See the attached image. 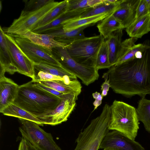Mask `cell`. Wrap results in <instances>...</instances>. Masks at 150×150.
I'll use <instances>...</instances> for the list:
<instances>
[{
	"label": "cell",
	"instance_id": "obj_6",
	"mask_svg": "<svg viewBox=\"0 0 150 150\" xmlns=\"http://www.w3.org/2000/svg\"><path fill=\"white\" fill-rule=\"evenodd\" d=\"M60 3V2L53 0L36 11H28L23 10L19 17L13 20L11 25L6 28L4 32L15 38L22 35L28 31H32Z\"/></svg>",
	"mask_w": 150,
	"mask_h": 150
},
{
	"label": "cell",
	"instance_id": "obj_32",
	"mask_svg": "<svg viewBox=\"0 0 150 150\" xmlns=\"http://www.w3.org/2000/svg\"><path fill=\"white\" fill-rule=\"evenodd\" d=\"M73 79H71L68 76L62 77L55 76L46 72L40 71L35 73V79L34 80H32L34 82L40 81H64L69 83Z\"/></svg>",
	"mask_w": 150,
	"mask_h": 150
},
{
	"label": "cell",
	"instance_id": "obj_19",
	"mask_svg": "<svg viewBox=\"0 0 150 150\" xmlns=\"http://www.w3.org/2000/svg\"><path fill=\"white\" fill-rule=\"evenodd\" d=\"M123 29H121L113 32L105 40L112 66L115 65L118 61L119 55L122 46Z\"/></svg>",
	"mask_w": 150,
	"mask_h": 150
},
{
	"label": "cell",
	"instance_id": "obj_9",
	"mask_svg": "<svg viewBox=\"0 0 150 150\" xmlns=\"http://www.w3.org/2000/svg\"><path fill=\"white\" fill-rule=\"evenodd\" d=\"M78 97L72 93L64 94L61 101L51 112L38 117L44 125H57L66 121L76 105Z\"/></svg>",
	"mask_w": 150,
	"mask_h": 150
},
{
	"label": "cell",
	"instance_id": "obj_38",
	"mask_svg": "<svg viewBox=\"0 0 150 150\" xmlns=\"http://www.w3.org/2000/svg\"><path fill=\"white\" fill-rule=\"evenodd\" d=\"M18 150H28L26 141L22 137L20 142Z\"/></svg>",
	"mask_w": 150,
	"mask_h": 150
},
{
	"label": "cell",
	"instance_id": "obj_20",
	"mask_svg": "<svg viewBox=\"0 0 150 150\" xmlns=\"http://www.w3.org/2000/svg\"><path fill=\"white\" fill-rule=\"evenodd\" d=\"M0 31V71L13 74L17 71L12 64L4 36L5 32L1 26Z\"/></svg>",
	"mask_w": 150,
	"mask_h": 150
},
{
	"label": "cell",
	"instance_id": "obj_37",
	"mask_svg": "<svg viewBox=\"0 0 150 150\" xmlns=\"http://www.w3.org/2000/svg\"><path fill=\"white\" fill-rule=\"evenodd\" d=\"M105 79V81L101 86V90L102 91L101 95L103 97L106 96L108 94L109 88L110 87L109 83V81L107 77H102Z\"/></svg>",
	"mask_w": 150,
	"mask_h": 150
},
{
	"label": "cell",
	"instance_id": "obj_23",
	"mask_svg": "<svg viewBox=\"0 0 150 150\" xmlns=\"http://www.w3.org/2000/svg\"><path fill=\"white\" fill-rule=\"evenodd\" d=\"M100 35L106 39L113 32L121 29H124L121 23L112 13L100 21L97 26Z\"/></svg>",
	"mask_w": 150,
	"mask_h": 150
},
{
	"label": "cell",
	"instance_id": "obj_26",
	"mask_svg": "<svg viewBox=\"0 0 150 150\" xmlns=\"http://www.w3.org/2000/svg\"><path fill=\"white\" fill-rule=\"evenodd\" d=\"M34 64L35 73L42 71L57 76L62 77L68 76L72 79H77L75 76L62 66L43 62Z\"/></svg>",
	"mask_w": 150,
	"mask_h": 150
},
{
	"label": "cell",
	"instance_id": "obj_31",
	"mask_svg": "<svg viewBox=\"0 0 150 150\" xmlns=\"http://www.w3.org/2000/svg\"><path fill=\"white\" fill-rule=\"evenodd\" d=\"M103 0H68L67 11L88 9L103 1Z\"/></svg>",
	"mask_w": 150,
	"mask_h": 150
},
{
	"label": "cell",
	"instance_id": "obj_25",
	"mask_svg": "<svg viewBox=\"0 0 150 150\" xmlns=\"http://www.w3.org/2000/svg\"><path fill=\"white\" fill-rule=\"evenodd\" d=\"M122 1L123 0L119 3L111 4L107 0H103L101 3L86 10L80 16L79 18L88 17L104 13L111 14L118 8Z\"/></svg>",
	"mask_w": 150,
	"mask_h": 150
},
{
	"label": "cell",
	"instance_id": "obj_3",
	"mask_svg": "<svg viewBox=\"0 0 150 150\" xmlns=\"http://www.w3.org/2000/svg\"><path fill=\"white\" fill-rule=\"evenodd\" d=\"M111 112L110 106L105 104L98 116L79 134L74 150H98L105 135L110 130Z\"/></svg>",
	"mask_w": 150,
	"mask_h": 150
},
{
	"label": "cell",
	"instance_id": "obj_14",
	"mask_svg": "<svg viewBox=\"0 0 150 150\" xmlns=\"http://www.w3.org/2000/svg\"><path fill=\"white\" fill-rule=\"evenodd\" d=\"M19 86L4 75L0 76V111L13 103Z\"/></svg>",
	"mask_w": 150,
	"mask_h": 150
},
{
	"label": "cell",
	"instance_id": "obj_27",
	"mask_svg": "<svg viewBox=\"0 0 150 150\" xmlns=\"http://www.w3.org/2000/svg\"><path fill=\"white\" fill-rule=\"evenodd\" d=\"M136 110L139 120L143 123L146 130L150 133V100L145 97L141 98Z\"/></svg>",
	"mask_w": 150,
	"mask_h": 150
},
{
	"label": "cell",
	"instance_id": "obj_42",
	"mask_svg": "<svg viewBox=\"0 0 150 150\" xmlns=\"http://www.w3.org/2000/svg\"><path fill=\"white\" fill-rule=\"evenodd\" d=\"M102 150H113L109 149H103Z\"/></svg>",
	"mask_w": 150,
	"mask_h": 150
},
{
	"label": "cell",
	"instance_id": "obj_21",
	"mask_svg": "<svg viewBox=\"0 0 150 150\" xmlns=\"http://www.w3.org/2000/svg\"><path fill=\"white\" fill-rule=\"evenodd\" d=\"M150 14L136 19L129 27L126 31L131 38L138 39L147 33L149 31Z\"/></svg>",
	"mask_w": 150,
	"mask_h": 150
},
{
	"label": "cell",
	"instance_id": "obj_36",
	"mask_svg": "<svg viewBox=\"0 0 150 150\" xmlns=\"http://www.w3.org/2000/svg\"><path fill=\"white\" fill-rule=\"evenodd\" d=\"M92 96L95 99L93 103V104L94 106V108L93 111L101 105L102 103L103 97L100 93L97 92H96L93 93Z\"/></svg>",
	"mask_w": 150,
	"mask_h": 150
},
{
	"label": "cell",
	"instance_id": "obj_43",
	"mask_svg": "<svg viewBox=\"0 0 150 150\" xmlns=\"http://www.w3.org/2000/svg\"><path fill=\"white\" fill-rule=\"evenodd\" d=\"M149 31H150V22L149 26Z\"/></svg>",
	"mask_w": 150,
	"mask_h": 150
},
{
	"label": "cell",
	"instance_id": "obj_30",
	"mask_svg": "<svg viewBox=\"0 0 150 150\" xmlns=\"http://www.w3.org/2000/svg\"><path fill=\"white\" fill-rule=\"evenodd\" d=\"M150 47V42L135 44L129 51L115 65L120 64L136 57L142 56L143 52Z\"/></svg>",
	"mask_w": 150,
	"mask_h": 150
},
{
	"label": "cell",
	"instance_id": "obj_34",
	"mask_svg": "<svg viewBox=\"0 0 150 150\" xmlns=\"http://www.w3.org/2000/svg\"><path fill=\"white\" fill-rule=\"evenodd\" d=\"M149 14L150 13L145 0H140L137 9L136 19Z\"/></svg>",
	"mask_w": 150,
	"mask_h": 150
},
{
	"label": "cell",
	"instance_id": "obj_11",
	"mask_svg": "<svg viewBox=\"0 0 150 150\" xmlns=\"http://www.w3.org/2000/svg\"><path fill=\"white\" fill-rule=\"evenodd\" d=\"M14 38L21 50L34 64L43 62L62 66L50 50L35 44L26 38Z\"/></svg>",
	"mask_w": 150,
	"mask_h": 150
},
{
	"label": "cell",
	"instance_id": "obj_13",
	"mask_svg": "<svg viewBox=\"0 0 150 150\" xmlns=\"http://www.w3.org/2000/svg\"><path fill=\"white\" fill-rule=\"evenodd\" d=\"M140 0H123L118 8L112 13L124 28L132 24L136 18L137 9Z\"/></svg>",
	"mask_w": 150,
	"mask_h": 150
},
{
	"label": "cell",
	"instance_id": "obj_10",
	"mask_svg": "<svg viewBox=\"0 0 150 150\" xmlns=\"http://www.w3.org/2000/svg\"><path fill=\"white\" fill-rule=\"evenodd\" d=\"M4 35L12 64L17 72L34 80L35 76L34 64L21 50L14 37L5 33Z\"/></svg>",
	"mask_w": 150,
	"mask_h": 150
},
{
	"label": "cell",
	"instance_id": "obj_1",
	"mask_svg": "<svg viewBox=\"0 0 150 150\" xmlns=\"http://www.w3.org/2000/svg\"><path fill=\"white\" fill-rule=\"evenodd\" d=\"M102 77H108L110 88L116 93L142 98L150 94V47L141 57L112 66Z\"/></svg>",
	"mask_w": 150,
	"mask_h": 150
},
{
	"label": "cell",
	"instance_id": "obj_29",
	"mask_svg": "<svg viewBox=\"0 0 150 150\" xmlns=\"http://www.w3.org/2000/svg\"><path fill=\"white\" fill-rule=\"evenodd\" d=\"M68 0L60 2L59 4L48 13L38 24V27L46 25L67 11Z\"/></svg>",
	"mask_w": 150,
	"mask_h": 150
},
{
	"label": "cell",
	"instance_id": "obj_2",
	"mask_svg": "<svg viewBox=\"0 0 150 150\" xmlns=\"http://www.w3.org/2000/svg\"><path fill=\"white\" fill-rule=\"evenodd\" d=\"M61 101L59 97L37 87L32 80L19 86L13 103L38 117L54 110Z\"/></svg>",
	"mask_w": 150,
	"mask_h": 150
},
{
	"label": "cell",
	"instance_id": "obj_28",
	"mask_svg": "<svg viewBox=\"0 0 150 150\" xmlns=\"http://www.w3.org/2000/svg\"><path fill=\"white\" fill-rule=\"evenodd\" d=\"M112 66L110 62L107 44L105 40L98 52L95 67L98 70L99 69H109Z\"/></svg>",
	"mask_w": 150,
	"mask_h": 150
},
{
	"label": "cell",
	"instance_id": "obj_41",
	"mask_svg": "<svg viewBox=\"0 0 150 150\" xmlns=\"http://www.w3.org/2000/svg\"><path fill=\"white\" fill-rule=\"evenodd\" d=\"M2 8V6L1 2V1H0V12L1 11V10Z\"/></svg>",
	"mask_w": 150,
	"mask_h": 150
},
{
	"label": "cell",
	"instance_id": "obj_7",
	"mask_svg": "<svg viewBox=\"0 0 150 150\" xmlns=\"http://www.w3.org/2000/svg\"><path fill=\"white\" fill-rule=\"evenodd\" d=\"M66 47H55L52 50L62 67L79 78L86 86L98 79V70L94 66L81 64L76 62L69 54Z\"/></svg>",
	"mask_w": 150,
	"mask_h": 150
},
{
	"label": "cell",
	"instance_id": "obj_33",
	"mask_svg": "<svg viewBox=\"0 0 150 150\" xmlns=\"http://www.w3.org/2000/svg\"><path fill=\"white\" fill-rule=\"evenodd\" d=\"M53 0H30L25 1V5L23 10L28 11H34L38 10Z\"/></svg>",
	"mask_w": 150,
	"mask_h": 150
},
{
	"label": "cell",
	"instance_id": "obj_40",
	"mask_svg": "<svg viewBox=\"0 0 150 150\" xmlns=\"http://www.w3.org/2000/svg\"><path fill=\"white\" fill-rule=\"evenodd\" d=\"M145 1L147 4L149 12L150 13V0H145Z\"/></svg>",
	"mask_w": 150,
	"mask_h": 150
},
{
	"label": "cell",
	"instance_id": "obj_4",
	"mask_svg": "<svg viewBox=\"0 0 150 150\" xmlns=\"http://www.w3.org/2000/svg\"><path fill=\"white\" fill-rule=\"evenodd\" d=\"M110 107L109 129L119 131L134 140L139 128V120L136 109L127 103L116 100Z\"/></svg>",
	"mask_w": 150,
	"mask_h": 150
},
{
	"label": "cell",
	"instance_id": "obj_24",
	"mask_svg": "<svg viewBox=\"0 0 150 150\" xmlns=\"http://www.w3.org/2000/svg\"><path fill=\"white\" fill-rule=\"evenodd\" d=\"M110 14L104 13L88 17L78 18L65 21L62 24L64 30H70L77 29L83 26L101 21Z\"/></svg>",
	"mask_w": 150,
	"mask_h": 150
},
{
	"label": "cell",
	"instance_id": "obj_5",
	"mask_svg": "<svg viewBox=\"0 0 150 150\" xmlns=\"http://www.w3.org/2000/svg\"><path fill=\"white\" fill-rule=\"evenodd\" d=\"M105 40L100 35L85 37L74 41L66 47L69 54L76 62L95 67L98 52Z\"/></svg>",
	"mask_w": 150,
	"mask_h": 150
},
{
	"label": "cell",
	"instance_id": "obj_17",
	"mask_svg": "<svg viewBox=\"0 0 150 150\" xmlns=\"http://www.w3.org/2000/svg\"><path fill=\"white\" fill-rule=\"evenodd\" d=\"M35 82L50 87L64 94H73L77 97L81 91V84L77 79L72 80L69 83L64 81H40Z\"/></svg>",
	"mask_w": 150,
	"mask_h": 150
},
{
	"label": "cell",
	"instance_id": "obj_39",
	"mask_svg": "<svg viewBox=\"0 0 150 150\" xmlns=\"http://www.w3.org/2000/svg\"><path fill=\"white\" fill-rule=\"evenodd\" d=\"M26 143L27 146L28 150H39L27 141Z\"/></svg>",
	"mask_w": 150,
	"mask_h": 150
},
{
	"label": "cell",
	"instance_id": "obj_35",
	"mask_svg": "<svg viewBox=\"0 0 150 150\" xmlns=\"http://www.w3.org/2000/svg\"><path fill=\"white\" fill-rule=\"evenodd\" d=\"M34 82L35 85L37 87L52 94L57 96L60 98L64 94L50 87L43 85L38 82Z\"/></svg>",
	"mask_w": 150,
	"mask_h": 150
},
{
	"label": "cell",
	"instance_id": "obj_15",
	"mask_svg": "<svg viewBox=\"0 0 150 150\" xmlns=\"http://www.w3.org/2000/svg\"><path fill=\"white\" fill-rule=\"evenodd\" d=\"M88 9L67 11L51 22L43 26L36 28L31 31L38 33H46L59 29L62 28V24L63 23L79 18L83 13Z\"/></svg>",
	"mask_w": 150,
	"mask_h": 150
},
{
	"label": "cell",
	"instance_id": "obj_16",
	"mask_svg": "<svg viewBox=\"0 0 150 150\" xmlns=\"http://www.w3.org/2000/svg\"><path fill=\"white\" fill-rule=\"evenodd\" d=\"M95 24L88 25L70 30H64L62 28L45 34L52 35L56 41L67 45L75 40L85 37L84 30L86 28Z\"/></svg>",
	"mask_w": 150,
	"mask_h": 150
},
{
	"label": "cell",
	"instance_id": "obj_12",
	"mask_svg": "<svg viewBox=\"0 0 150 150\" xmlns=\"http://www.w3.org/2000/svg\"><path fill=\"white\" fill-rule=\"evenodd\" d=\"M99 149L113 150H145L138 142L116 130L109 131L104 137Z\"/></svg>",
	"mask_w": 150,
	"mask_h": 150
},
{
	"label": "cell",
	"instance_id": "obj_18",
	"mask_svg": "<svg viewBox=\"0 0 150 150\" xmlns=\"http://www.w3.org/2000/svg\"><path fill=\"white\" fill-rule=\"evenodd\" d=\"M16 37L26 38L35 44L46 48L51 51L53 48L66 46L56 41L53 35L49 34L38 33L30 31L22 35Z\"/></svg>",
	"mask_w": 150,
	"mask_h": 150
},
{
	"label": "cell",
	"instance_id": "obj_8",
	"mask_svg": "<svg viewBox=\"0 0 150 150\" xmlns=\"http://www.w3.org/2000/svg\"><path fill=\"white\" fill-rule=\"evenodd\" d=\"M21 124L19 130L22 137L39 150H62L47 132L37 123L19 118Z\"/></svg>",
	"mask_w": 150,
	"mask_h": 150
},
{
	"label": "cell",
	"instance_id": "obj_22",
	"mask_svg": "<svg viewBox=\"0 0 150 150\" xmlns=\"http://www.w3.org/2000/svg\"><path fill=\"white\" fill-rule=\"evenodd\" d=\"M4 115L22 119L35 122L40 126L43 124L38 117L13 103H11L0 111Z\"/></svg>",
	"mask_w": 150,
	"mask_h": 150
}]
</instances>
